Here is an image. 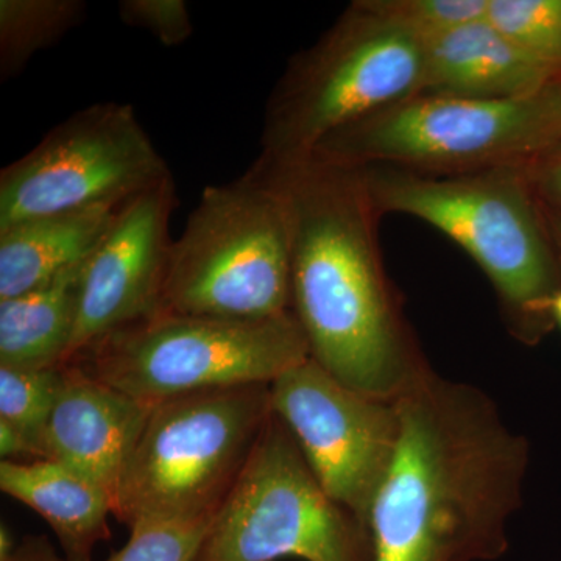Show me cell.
I'll return each instance as SVG.
<instances>
[{
  "label": "cell",
  "mask_w": 561,
  "mask_h": 561,
  "mask_svg": "<svg viewBox=\"0 0 561 561\" xmlns=\"http://www.w3.org/2000/svg\"><path fill=\"white\" fill-rule=\"evenodd\" d=\"M397 448L367 526L371 561L493 560L507 548L524 445L470 390L413 376L394 401Z\"/></svg>",
  "instance_id": "1"
},
{
  "label": "cell",
  "mask_w": 561,
  "mask_h": 561,
  "mask_svg": "<svg viewBox=\"0 0 561 561\" xmlns=\"http://www.w3.org/2000/svg\"><path fill=\"white\" fill-rule=\"evenodd\" d=\"M256 162L289 206L291 312L312 359L360 393L398 397L413 376L376 251V210L359 171L311 158Z\"/></svg>",
  "instance_id": "2"
},
{
  "label": "cell",
  "mask_w": 561,
  "mask_h": 561,
  "mask_svg": "<svg viewBox=\"0 0 561 561\" xmlns=\"http://www.w3.org/2000/svg\"><path fill=\"white\" fill-rule=\"evenodd\" d=\"M286 195L254 162L241 179L203 191L172 242L160 312L268 319L291 312Z\"/></svg>",
  "instance_id": "3"
},
{
  "label": "cell",
  "mask_w": 561,
  "mask_h": 561,
  "mask_svg": "<svg viewBox=\"0 0 561 561\" xmlns=\"http://www.w3.org/2000/svg\"><path fill=\"white\" fill-rule=\"evenodd\" d=\"M560 142L561 83L513 101L412 95L331 133L309 158L342 168L474 173L526 168Z\"/></svg>",
  "instance_id": "4"
},
{
  "label": "cell",
  "mask_w": 561,
  "mask_h": 561,
  "mask_svg": "<svg viewBox=\"0 0 561 561\" xmlns=\"http://www.w3.org/2000/svg\"><path fill=\"white\" fill-rule=\"evenodd\" d=\"M375 210L409 214L459 243L515 308L551 313L560 273L545 214L524 168L432 176L353 168Z\"/></svg>",
  "instance_id": "5"
},
{
  "label": "cell",
  "mask_w": 561,
  "mask_h": 561,
  "mask_svg": "<svg viewBox=\"0 0 561 561\" xmlns=\"http://www.w3.org/2000/svg\"><path fill=\"white\" fill-rule=\"evenodd\" d=\"M309 357L294 312L268 319L160 312L106 335L66 364L154 405L198 391L271 386Z\"/></svg>",
  "instance_id": "6"
},
{
  "label": "cell",
  "mask_w": 561,
  "mask_h": 561,
  "mask_svg": "<svg viewBox=\"0 0 561 561\" xmlns=\"http://www.w3.org/2000/svg\"><path fill=\"white\" fill-rule=\"evenodd\" d=\"M271 415L267 383L158 402L122 474L114 518L131 527L216 513Z\"/></svg>",
  "instance_id": "7"
},
{
  "label": "cell",
  "mask_w": 561,
  "mask_h": 561,
  "mask_svg": "<svg viewBox=\"0 0 561 561\" xmlns=\"http://www.w3.org/2000/svg\"><path fill=\"white\" fill-rule=\"evenodd\" d=\"M423 70L421 41L354 3L279 81L267 105L260 160H306L331 133L419 94Z\"/></svg>",
  "instance_id": "8"
},
{
  "label": "cell",
  "mask_w": 561,
  "mask_h": 561,
  "mask_svg": "<svg viewBox=\"0 0 561 561\" xmlns=\"http://www.w3.org/2000/svg\"><path fill=\"white\" fill-rule=\"evenodd\" d=\"M371 561V535L328 496L290 432L265 423L197 561Z\"/></svg>",
  "instance_id": "9"
},
{
  "label": "cell",
  "mask_w": 561,
  "mask_h": 561,
  "mask_svg": "<svg viewBox=\"0 0 561 561\" xmlns=\"http://www.w3.org/2000/svg\"><path fill=\"white\" fill-rule=\"evenodd\" d=\"M172 179L131 105L77 111L0 173V231L51 214L122 206Z\"/></svg>",
  "instance_id": "10"
},
{
  "label": "cell",
  "mask_w": 561,
  "mask_h": 561,
  "mask_svg": "<svg viewBox=\"0 0 561 561\" xmlns=\"http://www.w3.org/2000/svg\"><path fill=\"white\" fill-rule=\"evenodd\" d=\"M271 408L328 496L367 526L397 448L394 404L351 389L309 357L271 383Z\"/></svg>",
  "instance_id": "11"
},
{
  "label": "cell",
  "mask_w": 561,
  "mask_h": 561,
  "mask_svg": "<svg viewBox=\"0 0 561 561\" xmlns=\"http://www.w3.org/2000/svg\"><path fill=\"white\" fill-rule=\"evenodd\" d=\"M173 208L175 186L169 179L117 210L105 238L84 262L79 316L66 362L160 311L173 242L169 236Z\"/></svg>",
  "instance_id": "12"
},
{
  "label": "cell",
  "mask_w": 561,
  "mask_h": 561,
  "mask_svg": "<svg viewBox=\"0 0 561 561\" xmlns=\"http://www.w3.org/2000/svg\"><path fill=\"white\" fill-rule=\"evenodd\" d=\"M151 409L79 365L62 364L60 391L44 438V459L61 461L87 476L110 494L114 505Z\"/></svg>",
  "instance_id": "13"
},
{
  "label": "cell",
  "mask_w": 561,
  "mask_h": 561,
  "mask_svg": "<svg viewBox=\"0 0 561 561\" xmlns=\"http://www.w3.org/2000/svg\"><path fill=\"white\" fill-rule=\"evenodd\" d=\"M559 83V70L530 57L483 18L424 44L419 94L513 101Z\"/></svg>",
  "instance_id": "14"
},
{
  "label": "cell",
  "mask_w": 561,
  "mask_h": 561,
  "mask_svg": "<svg viewBox=\"0 0 561 561\" xmlns=\"http://www.w3.org/2000/svg\"><path fill=\"white\" fill-rule=\"evenodd\" d=\"M0 489L49 523L66 561H91L99 542L110 538V494L61 461L2 460Z\"/></svg>",
  "instance_id": "15"
},
{
  "label": "cell",
  "mask_w": 561,
  "mask_h": 561,
  "mask_svg": "<svg viewBox=\"0 0 561 561\" xmlns=\"http://www.w3.org/2000/svg\"><path fill=\"white\" fill-rule=\"evenodd\" d=\"M121 206L51 214L0 231V300L18 297L83 264Z\"/></svg>",
  "instance_id": "16"
},
{
  "label": "cell",
  "mask_w": 561,
  "mask_h": 561,
  "mask_svg": "<svg viewBox=\"0 0 561 561\" xmlns=\"http://www.w3.org/2000/svg\"><path fill=\"white\" fill-rule=\"evenodd\" d=\"M84 262L0 300V367L36 370L65 364L79 316Z\"/></svg>",
  "instance_id": "17"
},
{
  "label": "cell",
  "mask_w": 561,
  "mask_h": 561,
  "mask_svg": "<svg viewBox=\"0 0 561 561\" xmlns=\"http://www.w3.org/2000/svg\"><path fill=\"white\" fill-rule=\"evenodd\" d=\"M87 16L83 0H0V76H18Z\"/></svg>",
  "instance_id": "18"
},
{
  "label": "cell",
  "mask_w": 561,
  "mask_h": 561,
  "mask_svg": "<svg viewBox=\"0 0 561 561\" xmlns=\"http://www.w3.org/2000/svg\"><path fill=\"white\" fill-rule=\"evenodd\" d=\"M61 386V365L51 368L0 367V421L27 443L33 459H44V438Z\"/></svg>",
  "instance_id": "19"
},
{
  "label": "cell",
  "mask_w": 561,
  "mask_h": 561,
  "mask_svg": "<svg viewBox=\"0 0 561 561\" xmlns=\"http://www.w3.org/2000/svg\"><path fill=\"white\" fill-rule=\"evenodd\" d=\"M485 20L530 57L561 72V0H489Z\"/></svg>",
  "instance_id": "20"
},
{
  "label": "cell",
  "mask_w": 561,
  "mask_h": 561,
  "mask_svg": "<svg viewBox=\"0 0 561 561\" xmlns=\"http://www.w3.org/2000/svg\"><path fill=\"white\" fill-rule=\"evenodd\" d=\"M216 513L133 524L130 540L108 561H197Z\"/></svg>",
  "instance_id": "21"
},
{
  "label": "cell",
  "mask_w": 561,
  "mask_h": 561,
  "mask_svg": "<svg viewBox=\"0 0 561 561\" xmlns=\"http://www.w3.org/2000/svg\"><path fill=\"white\" fill-rule=\"evenodd\" d=\"M360 3L423 44L483 20L489 7V0H364Z\"/></svg>",
  "instance_id": "22"
},
{
  "label": "cell",
  "mask_w": 561,
  "mask_h": 561,
  "mask_svg": "<svg viewBox=\"0 0 561 561\" xmlns=\"http://www.w3.org/2000/svg\"><path fill=\"white\" fill-rule=\"evenodd\" d=\"M119 16L130 27L149 32L165 47L181 46L194 33L184 0H122Z\"/></svg>",
  "instance_id": "23"
},
{
  "label": "cell",
  "mask_w": 561,
  "mask_h": 561,
  "mask_svg": "<svg viewBox=\"0 0 561 561\" xmlns=\"http://www.w3.org/2000/svg\"><path fill=\"white\" fill-rule=\"evenodd\" d=\"M542 208L561 214V142L524 168Z\"/></svg>",
  "instance_id": "24"
},
{
  "label": "cell",
  "mask_w": 561,
  "mask_h": 561,
  "mask_svg": "<svg viewBox=\"0 0 561 561\" xmlns=\"http://www.w3.org/2000/svg\"><path fill=\"white\" fill-rule=\"evenodd\" d=\"M0 561H66V559L57 556L47 538L28 537L14 546L13 551L0 556Z\"/></svg>",
  "instance_id": "25"
},
{
  "label": "cell",
  "mask_w": 561,
  "mask_h": 561,
  "mask_svg": "<svg viewBox=\"0 0 561 561\" xmlns=\"http://www.w3.org/2000/svg\"><path fill=\"white\" fill-rule=\"evenodd\" d=\"M541 209L542 214H545L546 227H548L553 247H556V250L559 251L561 256V214L542 208V206Z\"/></svg>",
  "instance_id": "26"
},
{
  "label": "cell",
  "mask_w": 561,
  "mask_h": 561,
  "mask_svg": "<svg viewBox=\"0 0 561 561\" xmlns=\"http://www.w3.org/2000/svg\"><path fill=\"white\" fill-rule=\"evenodd\" d=\"M551 316L557 321L561 330V289L557 291L556 297L551 301Z\"/></svg>",
  "instance_id": "27"
}]
</instances>
